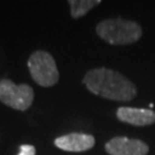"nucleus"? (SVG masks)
Wrapping results in <instances>:
<instances>
[{
    "mask_svg": "<svg viewBox=\"0 0 155 155\" xmlns=\"http://www.w3.org/2000/svg\"><path fill=\"white\" fill-rule=\"evenodd\" d=\"M83 84L95 95L115 101H130L137 94L134 84L120 72L107 68L87 71L83 78Z\"/></svg>",
    "mask_w": 155,
    "mask_h": 155,
    "instance_id": "1",
    "label": "nucleus"
},
{
    "mask_svg": "<svg viewBox=\"0 0 155 155\" xmlns=\"http://www.w3.org/2000/svg\"><path fill=\"white\" fill-rule=\"evenodd\" d=\"M97 33L100 38L111 45H127L137 41L143 30L138 23L123 18H110L97 25Z\"/></svg>",
    "mask_w": 155,
    "mask_h": 155,
    "instance_id": "2",
    "label": "nucleus"
},
{
    "mask_svg": "<svg viewBox=\"0 0 155 155\" xmlns=\"http://www.w3.org/2000/svg\"><path fill=\"white\" fill-rule=\"evenodd\" d=\"M31 77L43 87H51L59 82V70L53 56L45 51H36L28 60Z\"/></svg>",
    "mask_w": 155,
    "mask_h": 155,
    "instance_id": "3",
    "label": "nucleus"
},
{
    "mask_svg": "<svg viewBox=\"0 0 155 155\" xmlns=\"http://www.w3.org/2000/svg\"><path fill=\"white\" fill-rule=\"evenodd\" d=\"M33 90L27 84L16 85L9 79L0 81V101L16 110H27L33 101Z\"/></svg>",
    "mask_w": 155,
    "mask_h": 155,
    "instance_id": "4",
    "label": "nucleus"
},
{
    "mask_svg": "<svg viewBox=\"0 0 155 155\" xmlns=\"http://www.w3.org/2000/svg\"><path fill=\"white\" fill-rule=\"evenodd\" d=\"M110 155H147L148 146L138 139L116 137L109 140L105 146Z\"/></svg>",
    "mask_w": 155,
    "mask_h": 155,
    "instance_id": "5",
    "label": "nucleus"
},
{
    "mask_svg": "<svg viewBox=\"0 0 155 155\" xmlns=\"http://www.w3.org/2000/svg\"><path fill=\"white\" fill-rule=\"evenodd\" d=\"M56 147L66 152H84L91 150L95 144L94 137L86 133H69L55 139Z\"/></svg>",
    "mask_w": 155,
    "mask_h": 155,
    "instance_id": "6",
    "label": "nucleus"
},
{
    "mask_svg": "<svg viewBox=\"0 0 155 155\" xmlns=\"http://www.w3.org/2000/svg\"><path fill=\"white\" fill-rule=\"evenodd\" d=\"M117 118L131 125L145 127L150 125L155 122V111L152 109L121 107L117 109Z\"/></svg>",
    "mask_w": 155,
    "mask_h": 155,
    "instance_id": "7",
    "label": "nucleus"
},
{
    "mask_svg": "<svg viewBox=\"0 0 155 155\" xmlns=\"http://www.w3.org/2000/svg\"><path fill=\"white\" fill-rule=\"evenodd\" d=\"M71 9V16L74 18H78L84 16L93 7L100 4V0H70L68 1Z\"/></svg>",
    "mask_w": 155,
    "mask_h": 155,
    "instance_id": "8",
    "label": "nucleus"
},
{
    "mask_svg": "<svg viewBox=\"0 0 155 155\" xmlns=\"http://www.w3.org/2000/svg\"><path fill=\"white\" fill-rule=\"evenodd\" d=\"M20 154L18 155H36V148L32 145H22L20 146Z\"/></svg>",
    "mask_w": 155,
    "mask_h": 155,
    "instance_id": "9",
    "label": "nucleus"
}]
</instances>
